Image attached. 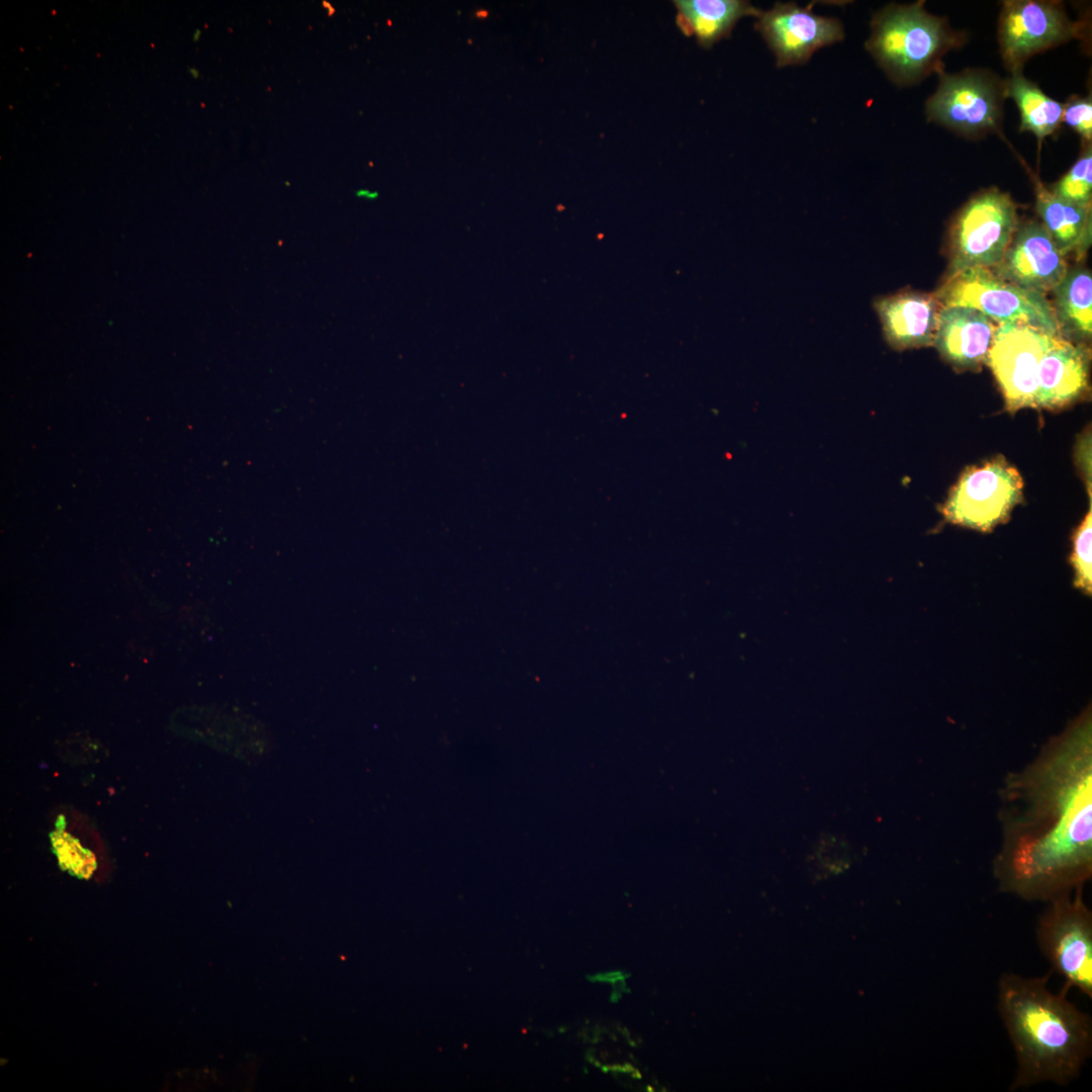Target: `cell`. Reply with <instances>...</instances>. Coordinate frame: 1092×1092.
Here are the masks:
<instances>
[{
  "label": "cell",
  "mask_w": 1092,
  "mask_h": 1092,
  "mask_svg": "<svg viewBox=\"0 0 1092 1092\" xmlns=\"http://www.w3.org/2000/svg\"><path fill=\"white\" fill-rule=\"evenodd\" d=\"M939 306L934 295L909 288L874 300L886 342L900 351L933 344Z\"/></svg>",
  "instance_id": "cell-13"
},
{
  "label": "cell",
  "mask_w": 1092,
  "mask_h": 1092,
  "mask_svg": "<svg viewBox=\"0 0 1092 1092\" xmlns=\"http://www.w3.org/2000/svg\"><path fill=\"white\" fill-rule=\"evenodd\" d=\"M1058 335L1022 323L996 326L986 363L1008 412L1035 406L1039 365Z\"/></svg>",
  "instance_id": "cell-10"
},
{
  "label": "cell",
  "mask_w": 1092,
  "mask_h": 1092,
  "mask_svg": "<svg viewBox=\"0 0 1092 1092\" xmlns=\"http://www.w3.org/2000/svg\"><path fill=\"white\" fill-rule=\"evenodd\" d=\"M938 86L925 102V115L958 135L982 139L1002 134L1006 79L987 69L937 73ZM1004 139V138H1003Z\"/></svg>",
  "instance_id": "cell-4"
},
{
  "label": "cell",
  "mask_w": 1092,
  "mask_h": 1092,
  "mask_svg": "<svg viewBox=\"0 0 1092 1092\" xmlns=\"http://www.w3.org/2000/svg\"><path fill=\"white\" fill-rule=\"evenodd\" d=\"M795 3H776L761 11L755 28L776 56L777 66L806 63L815 51L844 37L840 21L815 14Z\"/></svg>",
  "instance_id": "cell-11"
},
{
  "label": "cell",
  "mask_w": 1092,
  "mask_h": 1092,
  "mask_svg": "<svg viewBox=\"0 0 1092 1092\" xmlns=\"http://www.w3.org/2000/svg\"><path fill=\"white\" fill-rule=\"evenodd\" d=\"M1051 973L1026 978L1007 973L998 984V1011L1017 1061L1011 1090L1043 1082L1067 1085L1092 1053V1021L1067 998L1050 990Z\"/></svg>",
  "instance_id": "cell-2"
},
{
  "label": "cell",
  "mask_w": 1092,
  "mask_h": 1092,
  "mask_svg": "<svg viewBox=\"0 0 1092 1092\" xmlns=\"http://www.w3.org/2000/svg\"><path fill=\"white\" fill-rule=\"evenodd\" d=\"M994 322L967 306H941L933 344L941 356L961 369L986 363L995 332Z\"/></svg>",
  "instance_id": "cell-15"
},
{
  "label": "cell",
  "mask_w": 1092,
  "mask_h": 1092,
  "mask_svg": "<svg viewBox=\"0 0 1092 1092\" xmlns=\"http://www.w3.org/2000/svg\"><path fill=\"white\" fill-rule=\"evenodd\" d=\"M1063 123L1068 125L1085 143H1092V98L1087 96H1071L1064 103Z\"/></svg>",
  "instance_id": "cell-23"
},
{
  "label": "cell",
  "mask_w": 1092,
  "mask_h": 1092,
  "mask_svg": "<svg viewBox=\"0 0 1092 1092\" xmlns=\"http://www.w3.org/2000/svg\"><path fill=\"white\" fill-rule=\"evenodd\" d=\"M1082 888L1048 901L1036 926L1038 947L1065 987L1092 998V913Z\"/></svg>",
  "instance_id": "cell-7"
},
{
  "label": "cell",
  "mask_w": 1092,
  "mask_h": 1092,
  "mask_svg": "<svg viewBox=\"0 0 1092 1092\" xmlns=\"http://www.w3.org/2000/svg\"><path fill=\"white\" fill-rule=\"evenodd\" d=\"M1052 304L1059 333L1064 339L1085 344L1092 336V277L1088 269L1068 268L1052 290Z\"/></svg>",
  "instance_id": "cell-18"
},
{
  "label": "cell",
  "mask_w": 1092,
  "mask_h": 1092,
  "mask_svg": "<svg viewBox=\"0 0 1092 1092\" xmlns=\"http://www.w3.org/2000/svg\"><path fill=\"white\" fill-rule=\"evenodd\" d=\"M356 195L358 197H362V198H366V199H376L378 197L377 192L370 191V190H367V189H359V190H357Z\"/></svg>",
  "instance_id": "cell-25"
},
{
  "label": "cell",
  "mask_w": 1092,
  "mask_h": 1092,
  "mask_svg": "<svg viewBox=\"0 0 1092 1092\" xmlns=\"http://www.w3.org/2000/svg\"><path fill=\"white\" fill-rule=\"evenodd\" d=\"M200 34H201V30H200V29H196V30L194 31V33H193V40H194V41H197V40H198V39L200 38Z\"/></svg>",
  "instance_id": "cell-27"
},
{
  "label": "cell",
  "mask_w": 1092,
  "mask_h": 1092,
  "mask_svg": "<svg viewBox=\"0 0 1092 1092\" xmlns=\"http://www.w3.org/2000/svg\"><path fill=\"white\" fill-rule=\"evenodd\" d=\"M189 73H190V74H191V75H192V76H193L194 78H197V77H198V75H199L198 71H197L196 69H194V68H189Z\"/></svg>",
  "instance_id": "cell-28"
},
{
  "label": "cell",
  "mask_w": 1092,
  "mask_h": 1092,
  "mask_svg": "<svg viewBox=\"0 0 1092 1092\" xmlns=\"http://www.w3.org/2000/svg\"><path fill=\"white\" fill-rule=\"evenodd\" d=\"M992 272L1020 288L1046 294L1065 276V256L1036 219L1019 221L1003 258Z\"/></svg>",
  "instance_id": "cell-12"
},
{
  "label": "cell",
  "mask_w": 1092,
  "mask_h": 1092,
  "mask_svg": "<svg viewBox=\"0 0 1092 1092\" xmlns=\"http://www.w3.org/2000/svg\"><path fill=\"white\" fill-rule=\"evenodd\" d=\"M1089 363L1086 344L1056 336L1039 365L1034 407L1056 410L1079 399L1088 389Z\"/></svg>",
  "instance_id": "cell-14"
},
{
  "label": "cell",
  "mask_w": 1092,
  "mask_h": 1092,
  "mask_svg": "<svg viewBox=\"0 0 1092 1092\" xmlns=\"http://www.w3.org/2000/svg\"><path fill=\"white\" fill-rule=\"evenodd\" d=\"M675 23L687 36H695L698 44L711 48L730 35L739 19L761 13L743 0H674Z\"/></svg>",
  "instance_id": "cell-17"
},
{
  "label": "cell",
  "mask_w": 1092,
  "mask_h": 1092,
  "mask_svg": "<svg viewBox=\"0 0 1092 1092\" xmlns=\"http://www.w3.org/2000/svg\"><path fill=\"white\" fill-rule=\"evenodd\" d=\"M1006 95L1019 110V131L1033 133L1038 144L1057 132L1063 123L1064 103L1048 96L1022 70L1010 73L1006 79Z\"/></svg>",
  "instance_id": "cell-19"
},
{
  "label": "cell",
  "mask_w": 1092,
  "mask_h": 1092,
  "mask_svg": "<svg viewBox=\"0 0 1092 1092\" xmlns=\"http://www.w3.org/2000/svg\"><path fill=\"white\" fill-rule=\"evenodd\" d=\"M475 16L480 19L486 18L488 16V11L483 9L477 10Z\"/></svg>",
  "instance_id": "cell-26"
},
{
  "label": "cell",
  "mask_w": 1092,
  "mask_h": 1092,
  "mask_svg": "<svg viewBox=\"0 0 1092 1092\" xmlns=\"http://www.w3.org/2000/svg\"><path fill=\"white\" fill-rule=\"evenodd\" d=\"M58 835L61 836H58V839L54 838V845L61 864L80 877L90 875L94 869L93 855L67 834L59 833Z\"/></svg>",
  "instance_id": "cell-22"
},
{
  "label": "cell",
  "mask_w": 1092,
  "mask_h": 1092,
  "mask_svg": "<svg viewBox=\"0 0 1092 1092\" xmlns=\"http://www.w3.org/2000/svg\"><path fill=\"white\" fill-rule=\"evenodd\" d=\"M1023 480L1002 456L969 467L951 488L941 513L951 524L990 532L1022 500Z\"/></svg>",
  "instance_id": "cell-8"
},
{
  "label": "cell",
  "mask_w": 1092,
  "mask_h": 1092,
  "mask_svg": "<svg viewBox=\"0 0 1092 1092\" xmlns=\"http://www.w3.org/2000/svg\"><path fill=\"white\" fill-rule=\"evenodd\" d=\"M1000 800L1002 843L993 873L1002 892L1048 902L1091 879L1090 707L1005 779Z\"/></svg>",
  "instance_id": "cell-1"
},
{
  "label": "cell",
  "mask_w": 1092,
  "mask_h": 1092,
  "mask_svg": "<svg viewBox=\"0 0 1092 1092\" xmlns=\"http://www.w3.org/2000/svg\"><path fill=\"white\" fill-rule=\"evenodd\" d=\"M1019 221L1017 204L1009 193L996 187L976 193L951 222L947 276L970 268L997 266Z\"/></svg>",
  "instance_id": "cell-5"
},
{
  "label": "cell",
  "mask_w": 1092,
  "mask_h": 1092,
  "mask_svg": "<svg viewBox=\"0 0 1092 1092\" xmlns=\"http://www.w3.org/2000/svg\"><path fill=\"white\" fill-rule=\"evenodd\" d=\"M1091 510L1073 536V552L1071 564L1074 569V586L1091 596L1092 571H1091V535H1092Z\"/></svg>",
  "instance_id": "cell-21"
},
{
  "label": "cell",
  "mask_w": 1092,
  "mask_h": 1092,
  "mask_svg": "<svg viewBox=\"0 0 1092 1092\" xmlns=\"http://www.w3.org/2000/svg\"><path fill=\"white\" fill-rule=\"evenodd\" d=\"M627 977H629V974H625L623 972H610V973H606V974H598V975H595V976H590V977H588V979L592 982H598L599 981V982H603V983L607 982V983L614 984V983H617L619 981H623Z\"/></svg>",
  "instance_id": "cell-24"
},
{
  "label": "cell",
  "mask_w": 1092,
  "mask_h": 1092,
  "mask_svg": "<svg viewBox=\"0 0 1092 1092\" xmlns=\"http://www.w3.org/2000/svg\"><path fill=\"white\" fill-rule=\"evenodd\" d=\"M1021 164L1034 184L1035 209L1039 221L1065 257L1072 254L1078 261L1081 260L1086 256L1092 241L1091 206L1076 204L1057 196L1042 184L1023 160Z\"/></svg>",
  "instance_id": "cell-16"
},
{
  "label": "cell",
  "mask_w": 1092,
  "mask_h": 1092,
  "mask_svg": "<svg viewBox=\"0 0 1092 1092\" xmlns=\"http://www.w3.org/2000/svg\"><path fill=\"white\" fill-rule=\"evenodd\" d=\"M1051 191L1070 202L1091 206L1092 143L1082 142L1078 159L1069 171L1052 186Z\"/></svg>",
  "instance_id": "cell-20"
},
{
  "label": "cell",
  "mask_w": 1092,
  "mask_h": 1092,
  "mask_svg": "<svg viewBox=\"0 0 1092 1092\" xmlns=\"http://www.w3.org/2000/svg\"><path fill=\"white\" fill-rule=\"evenodd\" d=\"M934 297L941 306L972 307L998 324L1022 323L1060 335L1044 294L1011 284L990 269L975 267L947 276Z\"/></svg>",
  "instance_id": "cell-6"
},
{
  "label": "cell",
  "mask_w": 1092,
  "mask_h": 1092,
  "mask_svg": "<svg viewBox=\"0 0 1092 1092\" xmlns=\"http://www.w3.org/2000/svg\"><path fill=\"white\" fill-rule=\"evenodd\" d=\"M1085 29L1061 1L1005 0L997 29L1000 56L1010 73L1021 71L1031 57L1082 37Z\"/></svg>",
  "instance_id": "cell-9"
},
{
  "label": "cell",
  "mask_w": 1092,
  "mask_h": 1092,
  "mask_svg": "<svg viewBox=\"0 0 1092 1092\" xmlns=\"http://www.w3.org/2000/svg\"><path fill=\"white\" fill-rule=\"evenodd\" d=\"M966 39L945 18L928 12L924 1L893 3L875 13L866 49L895 84L910 86L944 70V56Z\"/></svg>",
  "instance_id": "cell-3"
}]
</instances>
